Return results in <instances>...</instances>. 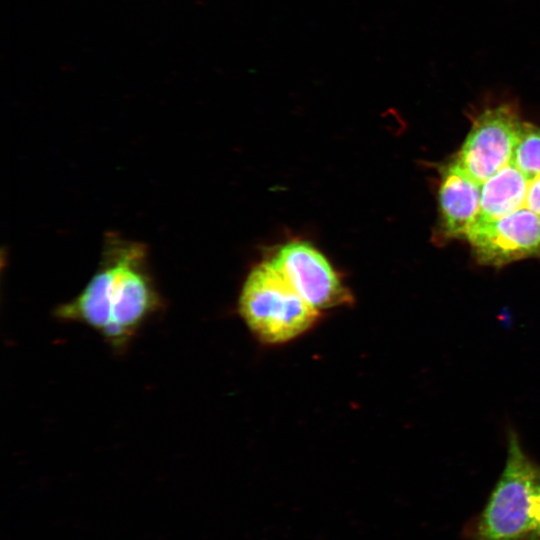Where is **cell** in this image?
Wrapping results in <instances>:
<instances>
[{
	"label": "cell",
	"instance_id": "6da1fadb",
	"mask_svg": "<svg viewBox=\"0 0 540 540\" xmlns=\"http://www.w3.org/2000/svg\"><path fill=\"white\" fill-rule=\"evenodd\" d=\"M161 304L145 245L110 233L96 272L76 297L56 308L55 315L87 325L112 348L122 350Z\"/></svg>",
	"mask_w": 540,
	"mask_h": 540
},
{
	"label": "cell",
	"instance_id": "7a4b0ae2",
	"mask_svg": "<svg viewBox=\"0 0 540 540\" xmlns=\"http://www.w3.org/2000/svg\"><path fill=\"white\" fill-rule=\"evenodd\" d=\"M538 467L514 431L504 469L472 528V540H538Z\"/></svg>",
	"mask_w": 540,
	"mask_h": 540
},
{
	"label": "cell",
	"instance_id": "3957f363",
	"mask_svg": "<svg viewBox=\"0 0 540 540\" xmlns=\"http://www.w3.org/2000/svg\"><path fill=\"white\" fill-rule=\"evenodd\" d=\"M239 311L255 336L268 344L292 340L319 317V311L299 295L271 260L249 273L240 293Z\"/></svg>",
	"mask_w": 540,
	"mask_h": 540
},
{
	"label": "cell",
	"instance_id": "277c9868",
	"mask_svg": "<svg viewBox=\"0 0 540 540\" xmlns=\"http://www.w3.org/2000/svg\"><path fill=\"white\" fill-rule=\"evenodd\" d=\"M522 123L512 101L485 105L474 117L455 161L481 185L511 160Z\"/></svg>",
	"mask_w": 540,
	"mask_h": 540
},
{
	"label": "cell",
	"instance_id": "5b68a950",
	"mask_svg": "<svg viewBox=\"0 0 540 540\" xmlns=\"http://www.w3.org/2000/svg\"><path fill=\"white\" fill-rule=\"evenodd\" d=\"M466 239L483 265L501 267L540 258V216L523 208L505 217L474 223Z\"/></svg>",
	"mask_w": 540,
	"mask_h": 540
},
{
	"label": "cell",
	"instance_id": "8992f818",
	"mask_svg": "<svg viewBox=\"0 0 540 540\" xmlns=\"http://www.w3.org/2000/svg\"><path fill=\"white\" fill-rule=\"evenodd\" d=\"M299 295L318 311L351 302L326 257L304 241L283 245L271 259Z\"/></svg>",
	"mask_w": 540,
	"mask_h": 540
},
{
	"label": "cell",
	"instance_id": "52a82bcc",
	"mask_svg": "<svg viewBox=\"0 0 540 540\" xmlns=\"http://www.w3.org/2000/svg\"><path fill=\"white\" fill-rule=\"evenodd\" d=\"M480 201L481 185L455 160L447 164L441 171L437 240L466 238L479 215Z\"/></svg>",
	"mask_w": 540,
	"mask_h": 540
},
{
	"label": "cell",
	"instance_id": "ba28073f",
	"mask_svg": "<svg viewBox=\"0 0 540 540\" xmlns=\"http://www.w3.org/2000/svg\"><path fill=\"white\" fill-rule=\"evenodd\" d=\"M531 180L511 158L504 167L481 183L480 211L475 223L495 220L526 208Z\"/></svg>",
	"mask_w": 540,
	"mask_h": 540
},
{
	"label": "cell",
	"instance_id": "9c48e42d",
	"mask_svg": "<svg viewBox=\"0 0 540 540\" xmlns=\"http://www.w3.org/2000/svg\"><path fill=\"white\" fill-rule=\"evenodd\" d=\"M512 161L530 179L540 176V128L523 121Z\"/></svg>",
	"mask_w": 540,
	"mask_h": 540
},
{
	"label": "cell",
	"instance_id": "30bf717a",
	"mask_svg": "<svg viewBox=\"0 0 540 540\" xmlns=\"http://www.w3.org/2000/svg\"><path fill=\"white\" fill-rule=\"evenodd\" d=\"M525 207L540 216V176L531 180L526 196Z\"/></svg>",
	"mask_w": 540,
	"mask_h": 540
},
{
	"label": "cell",
	"instance_id": "8fae6325",
	"mask_svg": "<svg viewBox=\"0 0 540 540\" xmlns=\"http://www.w3.org/2000/svg\"><path fill=\"white\" fill-rule=\"evenodd\" d=\"M537 521H538V540H540V474L537 488Z\"/></svg>",
	"mask_w": 540,
	"mask_h": 540
}]
</instances>
